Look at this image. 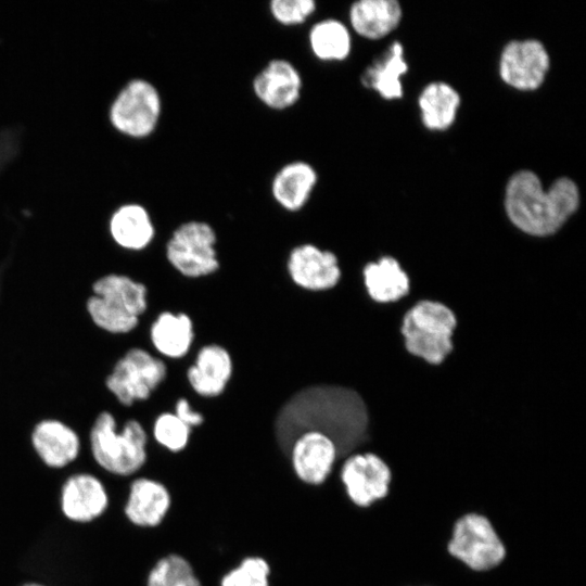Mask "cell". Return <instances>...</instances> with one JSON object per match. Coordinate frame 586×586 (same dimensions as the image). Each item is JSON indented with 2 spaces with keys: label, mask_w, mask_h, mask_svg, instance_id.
<instances>
[{
  "label": "cell",
  "mask_w": 586,
  "mask_h": 586,
  "mask_svg": "<svg viewBox=\"0 0 586 586\" xmlns=\"http://www.w3.org/2000/svg\"><path fill=\"white\" fill-rule=\"evenodd\" d=\"M217 234L204 220H188L177 226L165 244L170 266L188 278L214 273L219 268Z\"/></svg>",
  "instance_id": "cell-8"
},
{
  "label": "cell",
  "mask_w": 586,
  "mask_h": 586,
  "mask_svg": "<svg viewBox=\"0 0 586 586\" xmlns=\"http://www.w3.org/2000/svg\"><path fill=\"white\" fill-rule=\"evenodd\" d=\"M85 309L91 323L98 330L113 336L128 335L141 322L140 318L93 294L86 300Z\"/></svg>",
  "instance_id": "cell-27"
},
{
  "label": "cell",
  "mask_w": 586,
  "mask_h": 586,
  "mask_svg": "<svg viewBox=\"0 0 586 586\" xmlns=\"http://www.w3.org/2000/svg\"><path fill=\"white\" fill-rule=\"evenodd\" d=\"M91 294L105 298L140 319L149 308V289L145 283L125 273L111 272L98 278L91 284Z\"/></svg>",
  "instance_id": "cell-22"
},
{
  "label": "cell",
  "mask_w": 586,
  "mask_h": 586,
  "mask_svg": "<svg viewBox=\"0 0 586 586\" xmlns=\"http://www.w3.org/2000/svg\"><path fill=\"white\" fill-rule=\"evenodd\" d=\"M171 504V494L163 482L138 476L129 484L124 514L137 527L154 528L163 523Z\"/></svg>",
  "instance_id": "cell-16"
},
{
  "label": "cell",
  "mask_w": 586,
  "mask_h": 586,
  "mask_svg": "<svg viewBox=\"0 0 586 586\" xmlns=\"http://www.w3.org/2000/svg\"><path fill=\"white\" fill-rule=\"evenodd\" d=\"M110 507L104 483L93 473L76 472L67 476L60 491V509L64 518L79 524L101 518Z\"/></svg>",
  "instance_id": "cell-15"
},
{
  "label": "cell",
  "mask_w": 586,
  "mask_h": 586,
  "mask_svg": "<svg viewBox=\"0 0 586 586\" xmlns=\"http://www.w3.org/2000/svg\"><path fill=\"white\" fill-rule=\"evenodd\" d=\"M578 205V187L568 177L556 179L545 189L534 171L523 169L514 173L506 187V214L518 229L530 235L553 234Z\"/></svg>",
  "instance_id": "cell-2"
},
{
  "label": "cell",
  "mask_w": 586,
  "mask_h": 586,
  "mask_svg": "<svg viewBox=\"0 0 586 586\" xmlns=\"http://www.w3.org/2000/svg\"><path fill=\"white\" fill-rule=\"evenodd\" d=\"M166 362L141 346L129 347L113 365L104 386L122 408L146 402L167 377Z\"/></svg>",
  "instance_id": "cell-6"
},
{
  "label": "cell",
  "mask_w": 586,
  "mask_h": 586,
  "mask_svg": "<svg viewBox=\"0 0 586 586\" xmlns=\"http://www.w3.org/2000/svg\"><path fill=\"white\" fill-rule=\"evenodd\" d=\"M174 408L173 412L191 429L200 426L204 422V416L194 410L184 397L177 399Z\"/></svg>",
  "instance_id": "cell-32"
},
{
  "label": "cell",
  "mask_w": 586,
  "mask_h": 586,
  "mask_svg": "<svg viewBox=\"0 0 586 586\" xmlns=\"http://www.w3.org/2000/svg\"><path fill=\"white\" fill-rule=\"evenodd\" d=\"M364 284L369 296L378 303H391L406 296L410 280L397 259L383 256L362 269Z\"/></svg>",
  "instance_id": "cell-23"
},
{
  "label": "cell",
  "mask_w": 586,
  "mask_h": 586,
  "mask_svg": "<svg viewBox=\"0 0 586 586\" xmlns=\"http://www.w3.org/2000/svg\"><path fill=\"white\" fill-rule=\"evenodd\" d=\"M319 175L313 164L294 160L283 164L270 181V194L284 211H302L309 202L318 184Z\"/></svg>",
  "instance_id": "cell-17"
},
{
  "label": "cell",
  "mask_w": 586,
  "mask_h": 586,
  "mask_svg": "<svg viewBox=\"0 0 586 586\" xmlns=\"http://www.w3.org/2000/svg\"><path fill=\"white\" fill-rule=\"evenodd\" d=\"M164 112L163 95L150 79H130L117 93L111 104L109 118L122 135L145 140L158 130Z\"/></svg>",
  "instance_id": "cell-7"
},
{
  "label": "cell",
  "mask_w": 586,
  "mask_h": 586,
  "mask_svg": "<svg viewBox=\"0 0 586 586\" xmlns=\"http://www.w3.org/2000/svg\"><path fill=\"white\" fill-rule=\"evenodd\" d=\"M22 586H47L42 583H39V582H27L25 584H23Z\"/></svg>",
  "instance_id": "cell-34"
},
{
  "label": "cell",
  "mask_w": 586,
  "mask_h": 586,
  "mask_svg": "<svg viewBox=\"0 0 586 586\" xmlns=\"http://www.w3.org/2000/svg\"><path fill=\"white\" fill-rule=\"evenodd\" d=\"M341 460L337 481L351 505L368 509L387 497L393 473L380 455L358 450Z\"/></svg>",
  "instance_id": "cell-9"
},
{
  "label": "cell",
  "mask_w": 586,
  "mask_h": 586,
  "mask_svg": "<svg viewBox=\"0 0 586 586\" xmlns=\"http://www.w3.org/2000/svg\"><path fill=\"white\" fill-rule=\"evenodd\" d=\"M549 67V54L545 46L535 39L510 41L500 54V77L518 90L532 91L539 88Z\"/></svg>",
  "instance_id": "cell-11"
},
{
  "label": "cell",
  "mask_w": 586,
  "mask_h": 586,
  "mask_svg": "<svg viewBox=\"0 0 586 586\" xmlns=\"http://www.w3.org/2000/svg\"><path fill=\"white\" fill-rule=\"evenodd\" d=\"M418 103L423 125L431 130H445L456 119L460 95L450 85L435 81L422 90Z\"/></svg>",
  "instance_id": "cell-26"
},
{
  "label": "cell",
  "mask_w": 586,
  "mask_h": 586,
  "mask_svg": "<svg viewBox=\"0 0 586 586\" xmlns=\"http://www.w3.org/2000/svg\"><path fill=\"white\" fill-rule=\"evenodd\" d=\"M446 550L475 573L498 568L507 556L505 543L494 524L479 512H467L454 522Z\"/></svg>",
  "instance_id": "cell-5"
},
{
  "label": "cell",
  "mask_w": 586,
  "mask_h": 586,
  "mask_svg": "<svg viewBox=\"0 0 586 586\" xmlns=\"http://www.w3.org/2000/svg\"><path fill=\"white\" fill-rule=\"evenodd\" d=\"M87 440L93 461L112 475H135L148 461L149 435L136 418L118 425L110 410H102L92 421Z\"/></svg>",
  "instance_id": "cell-3"
},
{
  "label": "cell",
  "mask_w": 586,
  "mask_h": 586,
  "mask_svg": "<svg viewBox=\"0 0 586 586\" xmlns=\"http://www.w3.org/2000/svg\"><path fill=\"white\" fill-rule=\"evenodd\" d=\"M286 270L294 284L311 292L333 289L342 276L337 256L313 243L298 244L290 251Z\"/></svg>",
  "instance_id": "cell-14"
},
{
  "label": "cell",
  "mask_w": 586,
  "mask_h": 586,
  "mask_svg": "<svg viewBox=\"0 0 586 586\" xmlns=\"http://www.w3.org/2000/svg\"><path fill=\"white\" fill-rule=\"evenodd\" d=\"M233 362L229 352L219 344L202 346L187 370L192 390L203 397L219 396L231 379Z\"/></svg>",
  "instance_id": "cell-19"
},
{
  "label": "cell",
  "mask_w": 586,
  "mask_h": 586,
  "mask_svg": "<svg viewBox=\"0 0 586 586\" xmlns=\"http://www.w3.org/2000/svg\"><path fill=\"white\" fill-rule=\"evenodd\" d=\"M303 88L301 71L284 58L269 60L252 79L255 98L272 111H285L296 105Z\"/></svg>",
  "instance_id": "cell-13"
},
{
  "label": "cell",
  "mask_w": 586,
  "mask_h": 586,
  "mask_svg": "<svg viewBox=\"0 0 586 586\" xmlns=\"http://www.w3.org/2000/svg\"><path fill=\"white\" fill-rule=\"evenodd\" d=\"M454 311L443 303L423 300L405 314L402 334L406 349L431 365H440L454 348Z\"/></svg>",
  "instance_id": "cell-4"
},
{
  "label": "cell",
  "mask_w": 586,
  "mask_h": 586,
  "mask_svg": "<svg viewBox=\"0 0 586 586\" xmlns=\"http://www.w3.org/2000/svg\"><path fill=\"white\" fill-rule=\"evenodd\" d=\"M408 71L400 42H393L385 53L368 66L360 76L361 84L385 100L403 97L400 77Z\"/></svg>",
  "instance_id": "cell-24"
},
{
  "label": "cell",
  "mask_w": 586,
  "mask_h": 586,
  "mask_svg": "<svg viewBox=\"0 0 586 586\" xmlns=\"http://www.w3.org/2000/svg\"><path fill=\"white\" fill-rule=\"evenodd\" d=\"M149 337L160 355L181 358L188 354L194 340L192 319L184 313L162 311L151 323Z\"/></svg>",
  "instance_id": "cell-21"
},
{
  "label": "cell",
  "mask_w": 586,
  "mask_h": 586,
  "mask_svg": "<svg viewBox=\"0 0 586 586\" xmlns=\"http://www.w3.org/2000/svg\"><path fill=\"white\" fill-rule=\"evenodd\" d=\"M191 430L173 411H164L153 421L152 436L166 450L180 453L190 442Z\"/></svg>",
  "instance_id": "cell-29"
},
{
  "label": "cell",
  "mask_w": 586,
  "mask_h": 586,
  "mask_svg": "<svg viewBox=\"0 0 586 586\" xmlns=\"http://www.w3.org/2000/svg\"><path fill=\"white\" fill-rule=\"evenodd\" d=\"M219 586H251V583L245 572L237 565L221 576Z\"/></svg>",
  "instance_id": "cell-33"
},
{
  "label": "cell",
  "mask_w": 586,
  "mask_h": 586,
  "mask_svg": "<svg viewBox=\"0 0 586 586\" xmlns=\"http://www.w3.org/2000/svg\"><path fill=\"white\" fill-rule=\"evenodd\" d=\"M247 575L252 586H270L271 568L260 556H246L238 564Z\"/></svg>",
  "instance_id": "cell-31"
},
{
  "label": "cell",
  "mask_w": 586,
  "mask_h": 586,
  "mask_svg": "<svg viewBox=\"0 0 586 586\" xmlns=\"http://www.w3.org/2000/svg\"><path fill=\"white\" fill-rule=\"evenodd\" d=\"M308 48L321 62H341L352 51V34L340 20L327 17L315 22L307 35Z\"/></svg>",
  "instance_id": "cell-25"
},
{
  "label": "cell",
  "mask_w": 586,
  "mask_h": 586,
  "mask_svg": "<svg viewBox=\"0 0 586 586\" xmlns=\"http://www.w3.org/2000/svg\"><path fill=\"white\" fill-rule=\"evenodd\" d=\"M107 231L112 242L129 253L143 252L156 235L152 213L140 203L119 206L109 219Z\"/></svg>",
  "instance_id": "cell-18"
},
{
  "label": "cell",
  "mask_w": 586,
  "mask_h": 586,
  "mask_svg": "<svg viewBox=\"0 0 586 586\" xmlns=\"http://www.w3.org/2000/svg\"><path fill=\"white\" fill-rule=\"evenodd\" d=\"M369 424L368 408L355 390L315 384L297 391L281 406L275 420V433L288 453L300 433L320 431L335 442L342 459L367 444Z\"/></svg>",
  "instance_id": "cell-1"
},
{
  "label": "cell",
  "mask_w": 586,
  "mask_h": 586,
  "mask_svg": "<svg viewBox=\"0 0 586 586\" xmlns=\"http://www.w3.org/2000/svg\"><path fill=\"white\" fill-rule=\"evenodd\" d=\"M402 15V7L395 0H359L348 9L353 31L371 40L392 33L398 26Z\"/></svg>",
  "instance_id": "cell-20"
},
{
  "label": "cell",
  "mask_w": 586,
  "mask_h": 586,
  "mask_svg": "<svg viewBox=\"0 0 586 586\" xmlns=\"http://www.w3.org/2000/svg\"><path fill=\"white\" fill-rule=\"evenodd\" d=\"M145 586H203L192 563L171 552L160 558L146 575Z\"/></svg>",
  "instance_id": "cell-28"
},
{
  "label": "cell",
  "mask_w": 586,
  "mask_h": 586,
  "mask_svg": "<svg viewBox=\"0 0 586 586\" xmlns=\"http://www.w3.org/2000/svg\"><path fill=\"white\" fill-rule=\"evenodd\" d=\"M295 476L309 486H321L333 474L340 454L327 434L309 430L300 433L288 449Z\"/></svg>",
  "instance_id": "cell-10"
},
{
  "label": "cell",
  "mask_w": 586,
  "mask_h": 586,
  "mask_svg": "<svg viewBox=\"0 0 586 586\" xmlns=\"http://www.w3.org/2000/svg\"><path fill=\"white\" fill-rule=\"evenodd\" d=\"M29 443L37 458L53 470L71 466L82 450V438L77 430L54 417L42 418L31 426Z\"/></svg>",
  "instance_id": "cell-12"
},
{
  "label": "cell",
  "mask_w": 586,
  "mask_h": 586,
  "mask_svg": "<svg viewBox=\"0 0 586 586\" xmlns=\"http://www.w3.org/2000/svg\"><path fill=\"white\" fill-rule=\"evenodd\" d=\"M268 11L275 22L293 27L305 24L317 11L314 0H271Z\"/></svg>",
  "instance_id": "cell-30"
}]
</instances>
